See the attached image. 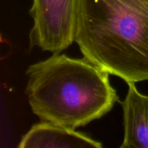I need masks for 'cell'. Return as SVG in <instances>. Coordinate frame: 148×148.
<instances>
[{
  "label": "cell",
  "mask_w": 148,
  "mask_h": 148,
  "mask_svg": "<svg viewBox=\"0 0 148 148\" xmlns=\"http://www.w3.org/2000/svg\"><path fill=\"white\" fill-rule=\"evenodd\" d=\"M75 42L109 75L148 80V0H77Z\"/></svg>",
  "instance_id": "6da1fadb"
},
{
  "label": "cell",
  "mask_w": 148,
  "mask_h": 148,
  "mask_svg": "<svg viewBox=\"0 0 148 148\" xmlns=\"http://www.w3.org/2000/svg\"><path fill=\"white\" fill-rule=\"evenodd\" d=\"M108 75L85 57L53 53L28 66L25 93L40 121L75 130L102 118L119 101Z\"/></svg>",
  "instance_id": "7a4b0ae2"
},
{
  "label": "cell",
  "mask_w": 148,
  "mask_h": 148,
  "mask_svg": "<svg viewBox=\"0 0 148 148\" xmlns=\"http://www.w3.org/2000/svg\"><path fill=\"white\" fill-rule=\"evenodd\" d=\"M77 0H33L31 47L60 53L75 42Z\"/></svg>",
  "instance_id": "3957f363"
},
{
  "label": "cell",
  "mask_w": 148,
  "mask_h": 148,
  "mask_svg": "<svg viewBox=\"0 0 148 148\" xmlns=\"http://www.w3.org/2000/svg\"><path fill=\"white\" fill-rule=\"evenodd\" d=\"M75 130L41 121L33 124L23 136L20 148H101L102 144Z\"/></svg>",
  "instance_id": "277c9868"
},
{
  "label": "cell",
  "mask_w": 148,
  "mask_h": 148,
  "mask_svg": "<svg viewBox=\"0 0 148 148\" xmlns=\"http://www.w3.org/2000/svg\"><path fill=\"white\" fill-rule=\"evenodd\" d=\"M128 92L121 106L123 109L124 137L121 148H148V95L129 82Z\"/></svg>",
  "instance_id": "5b68a950"
}]
</instances>
